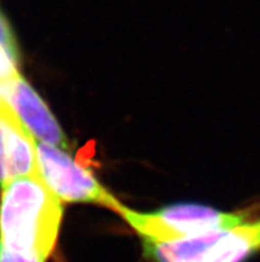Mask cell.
<instances>
[{
  "label": "cell",
  "mask_w": 260,
  "mask_h": 262,
  "mask_svg": "<svg viewBox=\"0 0 260 262\" xmlns=\"http://www.w3.org/2000/svg\"><path fill=\"white\" fill-rule=\"evenodd\" d=\"M36 156L40 177L60 201L94 204L121 214L125 206L68 153L50 144L36 143Z\"/></svg>",
  "instance_id": "277c9868"
},
{
  "label": "cell",
  "mask_w": 260,
  "mask_h": 262,
  "mask_svg": "<svg viewBox=\"0 0 260 262\" xmlns=\"http://www.w3.org/2000/svg\"><path fill=\"white\" fill-rule=\"evenodd\" d=\"M0 262H46L37 257L24 256L17 253H10L6 250H0Z\"/></svg>",
  "instance_id": "ba28073f"
},
{
  "label": "cell",
  "mask_w": 260,
  "mask_h": 262,
  "mask_svg": "<svg viewBox=\"0 0 260 262\" xmlns=\"http://www.w3.org/2000/svg\"><path fill=\"white\" fill-rule=\"evenodd\" d=\"M2 99L33 137L50 145L68 148V140L59 121L21 75L4 84Z\"/></svg>",
  "instance_id": "5b68a950"
},
{
  "label": "cell",
  "mask_w": 260,
  "mask_h": 262,
  "mask_svg": "<svg viewBox=\"0 0 260 262\" xmlns=\"http://www.w3.org/2000/svg\"><path fill=\"white\" fill-rule=\"evenodd\" d=\"M120 216L149 243H170L243 223V214L224 213L197 204H178L141 213L124 208Z\"/></svg>",
  "instance_id": "3957f363"
},
{
  "label": "cell",
  "mask_w": 260,
  "mask_h": 262,
  "mask_svg": "<svg viewBox=\"0 0 260 262\" xmlns=\"http://www.w3.org/2000/svg\"><path fill=\"white\" fill-rule=\"evenodd\" d=\"M27 176H40L36 141L4 103L0 106V188Z\"/></svg>",
  "instance_id": "8992f818"
},
{
  "label": "cell",
  "mask_w": 260,
  "mask_h": 262,
  "mask_svg": "<svg viewBox=\"0 0 260 262\" xmlns=\"http://www.w3.org/2000/svg\"><path fill=\"white\" fill-rule=\"evenodd\" d=\"M19 63V48L12 27L0 10V106L4 104L2 88L8 80L20 75Z\"/></svg>",
  "instance_id": "52a82bcc"
},
{
  "label": "cell",
  "mask_w": 260,
  "mask_h": 262,
  "mask_svg": "<svg viewBox=\"0 0 260 262\" xmlns=\"http://www.w3.org/2000/svg\"><path fill=\"white\" fill-rule=\"evenodd\" d=\"M63 206L40 176L13 180L0 194V250L44 261L56 249Z\"/></svg>",
  "instance_id": "6da1fadb"
},
{
  "label": "cell",
  "mask_w": 260,
  "mask_h": 262,
  "mask_svg": "<svg viewBox=\"0 0 260 262\" xmlns=\"http://www.w3.org/2000/svg\"><path fill=\"white\" fill-rule=\"evenodd\" d=\"M142 244L150 262H244L260 252V219L170 243Z\"/></svg>",
  "instance_id": "7a4b0ae2"
}]
</instances>
